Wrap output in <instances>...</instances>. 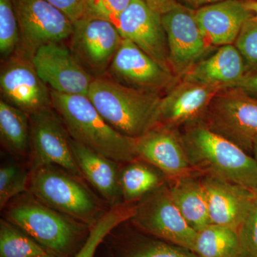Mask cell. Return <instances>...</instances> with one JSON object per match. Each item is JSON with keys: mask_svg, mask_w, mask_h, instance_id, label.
<instances>
[{"mask_svg": "<svg viewBox=\"0 0 257 257\" xmlns=\"http://www.w3.org/2000/svg\"><path fill=\"white\" fill-rule=\"evenodd\" d=\"M51 5L63 12L72 22L82 18L84 15V0H47Z\"/></svg>", "mask_w": 257, "mask_h": 257, "instance_id": "34", "label": "cell"}, {"mask_svg": "<svg viewBox=\"0 0 257 257\" xmlns=\"http://www.w3.org/2000/svg\"><path fill=\"white\" fill-rule=\"evenodd\" d=\"M257 99V71L248 72L234 87Z\"/></svg>", "mask_w": 257, "mask_h": 257, "instance_id": "35", "label": "cell"}, {"mask_svg": "<svg viewBox=\"0 0 257 257\" xmlns=\"http://www.w3.org/2000/svg\"><path fill=\"white\" fill-rule=\"evenodd\" d=\"M20 40L15 55L32 61L37 51L69 40L73 22L47 0H13Z\"/></svg>", "mask_w": 257, "mask_h": 257, "instance_id": "7", "label": "cell"}, {"mask_svg": "<svg viewBox=\"0 0 257 257\" xmlns=\"http://www.w3.org/2000/svg\"><path fill=\"white\" fill-rule=\"evenodd\" d=\"M221 89L181 79L162 96L160 124L178 128L202 119L213 98Z\"/></svg>", "mask_w": 257, "mask_h": 257, "instance_id": "17", "label": "cell"}, {"mask_svg": "<svg viewBox=\"0 0 257 257\" xmlns=\"http://www.w3.org/2000/svg\"><path fill=\"white\" fill-rule=\"evenodd\" d=\"M194 252L198 257H241L238 231L220 225L209 224L198 232Z\"/></svg>", "mask_w": 257, "mask_h": 257, "instance_id": "25", "label": "cell"}, {"mask_svg": "<svg viewBox=\"0 0 257 257\" xmlns=\"http://www.w3.org/2000/svg\"><path fill=\"white\" fill-rule=\"evenodd\" d=\"M47 253L42 246L10 221L1 220L0 254L1 257H34Z\"/></svg>", "mask_w": 257, "mask_h": 257, "instance_id": "27", "label": "cell"}, {"mask_svg": "<svg viewBox=\"0 0 257 257\" xmlns=\"http://www.w3.org/2000/svg\"><path fill=\"white\" fill-rule=\"evenodd\" d=\"M70 145L83 177L111 207L124 203L116 162L70 138Z\"/></svg>", "mask_w": 257, "mask_h": 257, "instance_id": "20", "label": "cell"}, {"mask_svg": "<svg viewBox=\"0 0 257 257\" xmlns=\"http://www.w3.org/2000/svg\"><path fill=\"white\" fill-rule=\"evenodd\" d=\"M34 257H55L53 254L52 253H45L44 254L39 255V256H34Z\"/></svg>", "mask_w": 257, "mask_h": 257, "instance_id": "40", "label": "cell"}, {"mask_svg": "<svg viewBox=\"0 0 257 257\" xmlns=\"http://www.w3.org/2000/svg\"><path fill=\"white\" fill-rule=\"evenodd\" d=\"M195 18L211 46L221 47L234 45L253 15L246 9L244 0H225L195 10Z\"/></svg>", "mask_w": 257, "mask_h": 257, "instance_id": "19", "label": "cell"}, {"mask_svg": "<svg viewBox=\"0 0 257 257\" xmlns=\"http://www.w3.org/2000/svg\"><path fill=\"white\" fill-rule=\"evenodd\" d=\"M28 172L14 164L0 169V207L4 208L13 198L25 192L30 183Z\"/></svg>", "mask_w": 257, "mask_h": 257, "instance_id": "29", "label": "cell"}, {"mask_svg": "<svg viewBox=\"0 0 257 257\" xmlns=\"http://www.w3.org/2000/svg\"><path fill=\"white\" fill-rule=\"evenodd\" d=\"M0 137L9 151L20 156L30 150V114L6 101H0Z\"/></svg>", "mask_w": 257, "mask_h": 257, "instance_id": "24", "label": "cell"}, {"mask_svg": "<svg viewBox=\"0 0 257 257\" xmlns=\"http://www.w3.org/2000/svg\"><path fill=\"white\" fill-rule=\"evenodd\" d=\"M136 145L139 160L156 167L168 181L197 173L178 128L158 124L137 139Z\"/></svg>", "mask_w": 257, "mask_h": 257, "instance_id": "16", "label": "cell"}, {"mask_svg": "<svg viewBox=\"0 0 257 257\" xmlns=\"http://www.w3.org/2000/svg\"><path fill=\"white\" fill-rule=\"evenodd\" d=\"M201 120L214 133L252 153L257 138L256 98L237 88L221 89Z\"/></svg>", "mask_w": 257, "mask_h": 257, "instance_id": "6", "label": "cell"}, {"mask_svg": "<svg viewBox=\"0 0 257 257\" xmlns=\"http://www.w3.org/2000/svg\"><path fill=\"white\" fill-rule=\"evenodd\" d=\"M162 15L144 0H132L114 24L123 39L133 42L170 70L168 44Z\"/></svg>", "mask_w": 257, "mask_h": 257, "instance_id": "15", "label": "cell"}, {"mask_svg": "<svg viewBox=\"0 0 257 257\" xmlns=\"http://www.w3.org/2000/svg\"><path fill=\"white\" fill-rule=\"evenodd\" d=\"M105 77L122 85L163 96L180 80L128 40H123Z\"/></svg>", "mask_w": 257, "mask_h": 257, "instance_id": "12", "label": "cell"}, {"mask_svg": "<svg viewBox=\"0 0 257 257\" xmlns=\"http://www.w3.org/2000/svg\"><path fill=\"white\" fill-rule=\"evenodd\" d=\"M131 221L145 232L195 251L198 232L187 224L175 205L167 183L139 201Z\"/></svg>", "mask_w": 257, "mask_h": 257, "instance_id": "8", "label": "cell"}, {"mask_svg": "<svg viewBox=\"0 0 257 257\" xmlns=\"http://www.w3.org/2000/svg\"><path fill=\"white\" fill-rule=\"evenodd\" d=\"M246 73L242 56L234 45H229L199 61L182 79L226 89L234 87Z\"/></svg>", "mask_w": 257, "mask_h": 257, "instance_id": "21", "label": "cell"}, {"mask_svg": "<svg viewBox=\"0 0 257 257\" xmlns=\"http://www.w3.org/2000/svg\"><path fill=\"white\" fill-rule=\"evenodd\" d=\"M137 204L124 202L104 213L93 225L85 243L74 257H94L98 246L111 230L121 223L131 220L136 212Z\"/></svg>", "mask_w": 257, "mask_h": 257, "instance_id": "26", "label": "cell"}, {"mask_svg": "<svg viewBox=\"0 0 257 257\" xmlns=\"http://www.w3.org/2000/svg\"><path fill=\"white\" fill-rule=\"evenodd\" d=\"M87 97L108 124L128 138H140L160 124V94L104 77L94 79Z\"/></svg>", "mask_w": 257, "mask_h": 257, "instance_id": "3", "label": "cell"}, {"mask_svg": "<svg viewBox=\"0 0 257 257\" xmlns=\"http://www.w3.org/2000/svg\"><path fill=\"white\" fill-rule=\"evenodd\" d=\"M126 257H198L197 253L173 243L150 241L128 251Z\"/></svg>", "mask_w": 257, "mask_h": 257, "instance_id": "31", "label": "cell"}, {"mask_svg": "<svg viewBox=\"0 0 257 257\" xmlns=\"http://www.w3.org/2000/svg\"><path fill=\"white\" fill-rule=\"evenodd\" d=\"M78 177L56 166L32 172L30 192L37 200L84 225L92 226L103 214Z\"/></svg>", "mask_w": 257, "mask_h": 257, "instance_id": "4", "label": "cell"}, {"mask_svg": "<svg viewBox=\"0 0 257 257\" xmlns=\"http://www.w3.org/2000/svg\"><path fill=\"white\" fill-rule=\"evenodd\" d=\"M182 136L197 173L257 190V163L247 152L213 132L201 119L184 126Z\"/></svg>", "mask_w": 257, "mask_h": 257, "instance_id": "1", "label": "cell"}, {"mask_svg": "<svg viewBox=\"0 0 257 257\" xmlns=\"http://www.w3.org/2000/svg\"><path fill=\"white\" fill-rule=\"evenodd\" d=\"M225 0H177V3L190 9L197 10L203 7L207 6Z\"/></svg>", "mask_w": 257, "mask_h": 257, "instance_id": "37", "label": "cell"}, {"mask_svg": "<svg viewBox=\"0 0 257 257\" xmlns=\"http://www.w3.org/2000/svg\"><path fill=\"white\" fill-rule=\"evenodd\" d=\"M246 9L253 15V18L257 20V0H244Z\"/></svg>", "mask_w": 257, "mask_h": 257, "instance_id": "38", "label": "cell"}, {"mask_svg": "<svg viewBox=\"0 0 257 257\" xmlns=\"http://www.w3.org/2000/svg\"><path fill=\"white\" fill-rule=\"evenodd\" d=\"M167 35L170 70L182 79L214 48L203 35L195 10L179 4L162 15Z\"/></svg>", "mask_w": 257, "mask_h": 257, "instance_id": "11", "label": "cell"}, {"mask_svg": "<svg viewBox=\"0 0 257 257\" xmlns=\"http://www.w3.org/2000/svg\"><path fill=\"white\" fill-rule=\"evenodd\" d=\"M20 32L13 0H0V55L2 62L18 50Z\"/></svg>", "mask_w": 257, "mask_h": 257, "instance_id": "28", "label": "cell"}, {"mask_svg": "<svg viewBox=\"0 0 257 257\" xmlns=\"http://www.w3.org/2000/svg\"><path fill=\"white\" fill-rule=\"evenodd\" d=\"M119 181L124 202L128 203L139 202L168 182L158 169L141 160L128 163L120 172Z\"/></svg>", "mask_w": 257, "mask_h": 257, "instance_id": "23", "label": "cell"}, {"mask_svg": "<svg viewBox=\"0 0 257 257\" xmlns=\"http://www.w3.org/2000/svg\"><path fill=\"white\" fill-rule=\"evenodd\" d=\"M69 48L94 78L104 77L121 43L116 25L100 19L83 18L73 23Z\"/></svg>", "mask_w": 257, "mask_h": 257, "instance_id": "10", "label": "cell"}, {"mask_svg": "<svg viewBox=\"0 0 257 257\" xmlns=\"http://www.w3.org/2000/svg\"><path fill=\"white\" fill-rule=\"evenodd\" d=\"M211 224L239 231L251 210L255 191L227 181L203 176Z\"/></svg>", "mask_w": 257, "mask_h": 257, "instance_id": "18", "label": "cell"}, {"mask_svg": "<svg viewBox=\"0 0 257 257\" xmlns=\"http://www.w3.org/2000/svg\"><path fill=\"white\" fill-rule=\"evenodd\" d=\"M132 0H84V18L100 19L114 23ZM82 17V18H83Z\"/></svg>", "mask_w": 257, "mask_h": 257, "instance_id": "32", "label": "cell"}, {"mask_svg": "<svg viewBox=\"0 0 257 257\" xmlns=\"http://www.w3.org/2000/svg\"><path fill=\"white\" fill-rule=\"evenodd\" d=\"M8 216L10 222L59 256L68 252L82 227L79 221L35 197L23 199L12 206Z\"/></svg>", "mask_w": 257, "mask_h": 257, "instance_id": "5", "label": "cell"}, {"mask_svg": "<svg viewBox=\"0 0 257 257\" xmlns=\"http://www.w3.org/2000/svg\"><path fill=\"white\" fill-rule=\"evenodd\" d=\"M194 174L168 181L172 199L187 224L199 232L211 224L202 180Z\"/></svg>", "mask_w": 257, "mask_h": 257, "instance_id": "22", "label": "cell"}, {"mask_svg": "<svg viewBox=\"0 0 257 257\" xmlns=\"http://www.w3.org/2000/svg\"><path fill=\"white\" fill-rule=\"evenodd\" d=\"M52 106L69 137L116 162L139 160L137 139L116 131L101 116L87 96L51 90Z\"/></svg>", "mask_w": 257, "mask_h": 257, "instance_id": "2", "label": "cell"}, {"mask_svg": "<svg viewBox=\"0 0 257 257\" xmlns=\"http://www.w3.org/2000/svg\"><path fill=\"white\" fill-rule=\"evenodd\" d=\"M241 257H257V190L251 210L239 231Z\"/></svg>", "mask_w": 257, "mask_h": 257, "instance_id": "33", "label": "cell"}, {"mask_svg": "<svg viewBox=\"0 0 257 257\" xmlns=\"http://www.w3.org/2000/svg\"><path fill=\"white\" fill-rule=\"evenodd\" d=\"M244 61L246 74L257 71V20L246 22L234 43Z\"/></svg>", "mask_w": 257, "mask_h": 257, "instance_id": "30", "label": "cell"}, {"mask_svg": "<svg viewBox=\"0 0 257 257\" xmlns=\"http://www.w3.org/2000/svg\"><path fill=\"white\" fill-rule=\"evenodd\" d=\"M37 74L51 90L87 96L94 78L62 43L42 46L32 59Z\"/></svg>", "mask_w": 257, "mask_h": 257, "instance_id": "14", "label": "cell"}, {"mask_svg": "<svg viewBox=\"0 0 257 257\" xmlns=\"http://www.w3.org/2000/svg\"><path fill=\"white\" fill-rule=\"evenodd\" d=\"M252 154L253 158L255 159L257 163V138L253 140L252 147Z\"/></svg>", "mask_w": 257, "mask_h": 257, "instance_id": "39", "label": "cell"}, {"mask_svg": "<svg viewBox=\"0 0 257 257\" xmlns=\"http://www.w3.org/2000/svg\"><path fill=\"white\" fill-rule=\"evenodd\" d=\"M152 10L160 13L165 14L171 11L179 5L177 0H144Z\"/></svg>", "mask_w": 257, "mask_h": 257, "instance_id": "36", "label": "cell"}, {"mask_svg": "<svg viewBox=\"0 0 257 257\" xmlns=\"http://www.w3.org/2000/svg\"><path fill=\"white\" fill-rule=\"evenodd\" d=\"M30 144L32 172L56 166L81 178L65 126L52 106L30 115Z\"/></svg>", "mask_w": 257, "mask_h": 257, "instance_id": "9", "label": "cell"}, {"mask_svg": "<svg viewBox=\"0 0 257 257\" xmlns=\"http://www.w3.org/2000/svg\"><path fill=\"white\" fill-rule=\"evenodd\" d=\"M1 99L28 114L52 106L50 88L37 74L31 60L11 56L0 72Z\"/></svg>", "mask_w": 257, "mask_h": 257, "instance_id": "13", "label": "cell"}]
</instances>
